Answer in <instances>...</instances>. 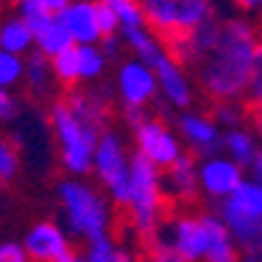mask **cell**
<instances>
[{"label": "cell", "instance_id": "1", "mask_svg": "<svg viewBox=\"0 0 262 262\" xmlns=\"http://www.w3.org/2000/svg\"><path fill=\"white\" fill-rule=\"evenodd\" d=\"M259 39L257 29L244 18H226L221 24L215 50L198 65V81L208 99L223 104L249 96Z\"/></svg>", "mask_w": 262, "mask_h": 262}, {"label": "cell", "instance_id": "2", "mask_svg": "<svg viewBox=\"0 0 262 262\" xmlns=\"http://www.w3.org/2000/svg\"><path fill=\"white\" fill-rule=\"evenodd\" d=\"M101 99L104 94L96 91H73L62 101H55L50 112V125L60 145L62 166L73 177L89 174L94 169V154L106 122V106Z\"/></svg>", "mask_w": 262, "mask_h": 262}, {"label": "cell", "instance_id": "3", "mask_svg": "<svg viewBox=\"0 0 262 262\" xmlns=\"http://www.w3.org/2000/svg\"><path fill=\"white\" fill-rule=\"evenodd\" d=\"M161 205H164V184L161 171L143 159L140 154L130 156V218L135 231L151 242L161 223Z\"/></svg>", "mask_w": 262, "mask_h": 262}, {"label": "cell", "instance_id": "4", "mask_svg": "<svg viewBox=\"0 0 262 262\" xmlns=\"http://www.w3.org/2000/svg\"><path fill=\"white\" fill-rule=\"evenodd\" d=\"M57 195L65 210V221L68 229L73 234H78L83 239L99 242L106 239V229H109V208L104 203V198L94 190L91 184L81 182V179H62L57 184Z\"/></svg>", "mask_w": 262, "mask_h": 262}, {"label": "cell", "instance_id": "5", "mask_svg": "<svg viewBox=\"0 0 262 262\" xmlns=\"http://www.w3.org/2000/svg\"><path fill=\"white\" fill-rule=\"evenodd\" d=\"M145 26L159 34L164 47L179 42L203 21L215 16L213 0H140Z\"/></svg>", "mask_w": 262, "mask_h": 262}, {"label": "cell", "instance_id": "6", "mask_svg": "<svg viewBox=\"0 0 262 262\" xmlns=\"http://www.w3.org/2000/svg\"><path fill=\"white\" fill-rule=\"evenodd\" d=\"M94 169L96 177L106 184L109 195L120 205L127 208L130 203V159L125 154L122 138L112 130H104L94 154Z\"/></svg>", "mask_w": 262, "mask_h": 262}, {"label": "cell", "instance_id": "7", "mask_svg": "<svg viewBox=\"0 0 262 262\" xmlns=\"http://www.w3.org/2000/svg\"><path fill=\"white\" fill-rule=\"evenodd\" d=\"M135 154L148 159L156 169H169L184 154L179 138L161 120H145L140 127H135Z\"/></svg>", "mask_w": 262, "mask_h": 262}, {"label": "cell", "instance_id": "8", "mask_svg": "<svg viewBox=\"0 0 262 262\" xmlns=\"http://www.w3.org/2000/svg\"><path fill=\"white\" fill-rule=\"evenodd\" d=\"M221 221L244 254V262H262V218L244 210L234 200L221 203Z\"/></svg>", "mask_w": 262, "mask_h": 262}, {"label": "cell", "instance_id": "9", "mask_svg": "<svg viewBox=\"0 0 262 262\" xmlns=\"http://www.w3.org/2000/svg\"><path fill=\"white\" fill-rule=\"evenodd\" d=\"M117 91L127 109H143L148 101H154L159 96L156 73L138 57L125 60L117 73Z\"/></svg>", "mask_w": 262, "mask_h": 262}, {"label": "cell", "instance_id": "10", "mask_svg": "<svg viewBox=\"0 0 262 262\" xmlns=\"http://www.w3.org/2000/svg\"><path fill=\"white\" fill-rule=\"evenodd\" d=\"M24 249L29 254V262H62L73 254L68 234L52 221H39L26 231Z\"/></svg>", "mask_w": 262, "mask_h": 262}, {"label": "cell", "instance_id": "11", "mask_svg": "<svg viewBox=\"0 0 262 262\" xmlns=\"http://www.w3.org/2000/svg\"><path fill=\"white\" fill-rule=\"evenodd\" d=\"M203 192L213 200H229L244 184V169L229 156H210L198 166Z\"/></svg>", "mask_w": 262, "mask_h": 262}, {"label": "cell", "instance_id": "12", "mask_svg": "<svg viewBox=\"0 0 262 262\" xmlns=\"http://www.w3.org/2000/svg\"><path fill=\"white\" fill-rule=\"evenodd\" d=\"M221 18L218 16H210L208 21H203L198 29H192L187 36H182L179 42L169 45V55L184 68V65H192L198 68L218 45L221 39Z\"/></svg>", "mask_w": 262, "mask_h": 262}, {"label": "cell", "instance_id": "13", "mask_svg": "<svg viewBox=\"0 0 262 262\" xmlns=\"http://www.w3.org/2000/svg\"><path fill=\"white\" fill-rule=\"evenodd\" d=\"M156 73V81H159V91L164 94V99H169L177 109H187L192 104V89L190 81H187V73L184 68L169 55V50L164 47L151 62H148Z\"/></svg>", "mask_w": 262, "mask_h": 262}, {"label": "cell", "instance_id": "14", "mask_svg": "<svg viewBox=\"0 0 262 262\" xmlns=\"http://www.w3.org/2000/svg\"><path fill=\"white\" fill-rule=\"evenodd\" d=\"M161 239H166L187 262H205V252H208V231L203 215H179L171 221L169 234H164Z\"/></svg>", "mask_w": 262, "mask_h": 262}, {"label": "cell", "instance_id": "15", "mask_svg": "<svg viewBox=\"0 0 262 262\" xmlns=\"http://www.w3.org/2000/svg\"><path fill=\"white\" fill-rule=\"evenodd\" d=\"M179 133L182 138L192 145V151L210 159V156H218L215 151H221L223 145V135H221V127L205 117V115H195V112H182L179 115Z\"/></svg>", "mask_w": 262, "mask_h": 262}, {"label": "cell", "instance_id": "16", "mask_svg": "<svg viewBox=\"0 0 262 262\" xmlns=\"http://www.w3.org/2000/svg\"><path fill=\"white\" fill-rule=\"evenodd\" d=\"M60 21L65 24L76 47L99 45L104 39L99 31V21H96V3H91V0H73L65 8V13H60Z\"/></svg>", "mask_w": 262, "mask_h": 262}, {"label": "cell", "instance_id": "17", "mask_svg": "<svg viewBox=\"0 0 262 262\" xmlns=\"http://www.w3.org/2000/svg\"><path fill=\"white\" fill-rule=\"evenodd\" d=\"M164 184V195L169 192L171 198L179 200H190L198 195V187H200V177H198V161L190 154H182L161 177Z\"/></svg>", "mask_w": 262, "mask_h": 262}, {"label": "cell", "instance_id": "18", "mask_svg": "<svg viewBox=\"0 0 262 262\" xmlns=\"http://www.w3.org/2000/svg\"><path fill=\"white\" fill-rule=\"evenodd\" d=\"M205 231H208V252H205V262H239V252H236V242L229 234L226 223L221 221V215L215 213H205L203 215Z\"/></svg>", "mask_w": 262, "mask_h": 262}, {"label": "cell", "instance_id": "19", "mask_svg": "<svg viewBox=\"0 0 262 262\" xmlns=\"http://www.w3.org/2000/svg\"><path fill=\"white\" fill-rule=\"evenodd\" d=\"M34 47L39 55H45L47 60L57 57L60 52H65L68 47H73V39L65 29V24L60 21V16L50 18L45 26H39L34 31Z\"/></svg>", "mask_w": 262, "mask_h": 262}, {"label": "cell", "instance_id": "20", "mask_svg": "<svg viewBox=\"0 0 262 262\" xmlns=\"http://www.w3.org/2000/svg\"><path fill=\"white\" fill-rule=\"evenodd\" d=\"M34 47V34L21 16H13L0 24V50L24 57Z\"/></svg>", "mask_w": 262, "mask_h": 262}, {"label": "cell", "instance_id": "21", "mask_svg": "<svg viewBox=\"0 0 262 262\" xmlns=\"http://www.w3.org/2000/svg\"><path fill=\"white\" fill-rule=\"evenodd\" d=\"M223 151L229 154V159L234 164H239L242 169H249L252 161L259 154V148H257L254 135L247 133L244 127H239V130H226L223 133Z\"/></svg>", "mask_w": 262, "mask_h": 262}, {"label": "cell", "instance_id": "22", "mask_svg": "<svg viewBox=\"0 0 262 262\" xmlns=\"http://www.w3.org/2000/svg\"><path fill=\"white\" fill-rule=\"evenodd\" d=\"M96 3L106 6L120 21V31L125 29H145V16L140 0H96Z\"/></svg>", "mask_w": 262, "mask_h": 262}, {"label": "cell", "instance_id": "23", "mask_svg": "<svg viewBox=\"0 0 262 262\" xmlns=\"http://www.w3.org/2000/svg\"><path fill=\"white\" fill-rule=\"evenodd\" d=\"M52 62L39 55V52H31L26 57V68H24V81L31 91H47L50 81H52Z\"/></svg>", "mask_w": 262, "mask_h": 262}, {"label": "cell", "instance_id": "24", "mask_svg": "<svg viewBox=\"0 0 262 262\" xmlns=\"http://www.w3.org/2000/svg\"><path fill=\"white\" fill-rule=\"evenodd\" d=\"M247 109L254 122V130L262 138V39H259L257 57H254V76H252V86H249V96H247Z\"/></svg>", "mask_w": 262, "mask_h": 262}, {"label": "cell", "instance_id": "25", "mask_svg": "<svg viewBox=\"0 0 262 262\" xmlns=\"http://www.w3.org/2000/svg\"><path fill=\"white\" fill-rule=\"evenodd\" d=\"M249 117V109L244 101H223L213 106V122L218 127H226V130H239L244 127V120Z\"/></svg>", "mask_w": 262, "mask_h": 262}, {"label": "cell", "instance_id": "26", "mask_svg": "<svg viewBox=\"0 0 262 262\" xmlns=\"http://www.w3.org/2000/svg\"><path fill=\"white\" fill-rule=\"evenodd\" d=\"M106 65V57L101 52V47L89 45V47H78V78L81 81H94L101 76V70Z\"/></svg>", "mask_w": 262, "mask_h": 262}, {"label": "cell", "instance_id": "27", "mask_svg": "<svg viewBox=\"0 0 262 262\" xmlns=\"http://www.w3.org/2000/svg\"><path fill=\"white\" fill-rule=\"evenodd\" d=\"M52 62V76L60 81V83H76V81H81L78 78V47L73 45V47H68L65 52H60L57 57H52L50 60Z\"/></svg>", "mask_w": 262, "mask_h": 262}, {"label": "cell", "instance_id": "28", "mask_svg": "<svg viewBox=\"0 0 262 262\" xmlns=\"http://www.w3.org/2000/svg\"><path fill=\"white\" fill-rule=\"evenodd\" d=\"M86 262H135L133 254L117 249L115 244L106 239H99V242H91L89 244V252H86Z\"/></svg>", "mask_w": 262, "mask_h": 262}, {"label": "cell", "instance_id": "29", "mask_svg": "<svg viewBox=\"0 0 262 262\" xmlns=\"http://www.w3.org/2000/svg\"><path fill=\"white\" fill-rule=\"evenodd\" d=\"M24 68H26L24 57L0 50V89H13L16 83H21L24 81Z\"/></svg>", "mask_w": 262, "mask_h": 262}, {"label": "cell", "instance_id": "30", "mask_svg": "<svg viewBox=\"0 0 262 262\" xmlns=\"http://www.w3.org/2000/svg\"><path fill=\"white\" fill-rule=\"evenodd\" d=\"M229 200H234V203L242 205L244 210H249V213H254V215L262 218V187H259V184L244 182Z\"/></svg>", "mask_w": 262, "mask_h": 262}, {"label": "cell", "instance_id": "31", "mask_svg": "<svg viewBox=\"0 0 262 262\" xmlns=\"http://www.w3.org/2000/svg\"><path fill=\"white\" fill-rule=\"evenodd\" d=\"M18 151H16V145L6 138H0V182H8L18 174Z\"/></svg>", "mask_w": 262, "mask_h": 262}, {"label": "cell", "instance_id": "32", "mask_svg": "<svg viewBox=\"0 0 262 262\" xmlns=\"http://www.w3.org/2000/svg\"><path fill=\"white\" fill-rule=\"evenodd\" d=\"M145 262H187L166 239L161 236H154L151 242H148V257Z\"/></svg>", "mask_w": 262, "mask_h": 262}, {"label": "cell", "instance_id": "33", "mask_svg": "<svg viewBox=\"0 0 262 262\" xmlns=\"http://www.w3.org/2000/svg\"><path fill=\"white\" fill-rule=\"evenodd\" d=\"M96 21H99V31H101V36H117V31H120V21H117L115 13H112L106 6H101V3H96Z\"/></svg>", "mask_w": 262, "mask_h": 262}, {"label": "cell", "instance_id": "34", "mask_svg": "<svg viewBox=\"0 0 262 262\" xmlns=\"http://www.w3.org/2000/svg\"><path fill=\"white\" fill-rule=\"evenodd\" d=\"M0 262H29V254L18 242H0Z\"/></svg>", "mask_w": 262, "mask_h": 262}, {"label": "cell", "instance_id": "35", "mask_svg": "<svg viewBox=\"0 0 262 262\" xmlns=\"http://www.w3.org/2000/svg\"><path fill=\"white\" fill-rule=\"evenodd\" d=\"M16 117V99L8 89H0V120H13Z\"/></svg>", "mask_w": 262, "mask_h": 262}, {"label": "cell", "instance_id": "36", "mask_svg": "<svg viewBox=\"0 0 262 262\" xmlns=\"http://www.w3.org/2000/svg\"><path fill=\"white\" fill-rule=\"evenodd\" d=\"M34 6H39L45 13H50V16H60V13H65V8L73 3V0H31Z\"/></svg>", "mask_w": 262, "mask_h": 262}, {"label": "cell", "instance_id": "37", "mask_svg": "<svg viewBox=\"0 0 262 262\" xmlns=\"http://www.w3.org/2000/svg\"><path fill=\"white\" fill-rule=\"evenodd\" d=\"M101 52H104V57H115L120 50H122V36H104L101 39Z\"/></svg>", "mask_w": 262, "mask_h": 262}, {"label": "cell", "instance_id": "38", "mask_svg": "<svg viewBox=\"0 0 262 262\" xmlns=\"http://www.w3.org/2000/svg\"><path fill=\"white\" fill-rule=\"evenodd\" d=\"M234 6L244 13H262V0H234Z\"/></svg>", "mask_w": 262, "mask_h": 262}, {"label": "cell", "instance_id": "39", "mask_svg": "<svg viewBox=\"0 0 262 262\" xmlns=\"http://www.w3.org/2000/svg\"><path fill=\"white\" fill-rule=\"evenodd\" d=\"M249 171H252V182L262 187V151H259V154H257V159L252 161V166H249Z\"/></svg>", "mask_w": 262, "mask_h": 262}, {"label": "cell", "instance_id": "40", "mask_svg": "<svg viewBox=\"0 0 262 262\" xmlns=\"http://www.w3.org/2000/svg\"><path fill=\"white\" fill-rule=\"evenodd\" d=\"M62 262H86V259H81V257H76V252H73L70 257H65Z\"/></svg>", "mask_w": 262, "mask_h": 262}, {"label": "cell", "instance_id": "41", "mask_svg": "<svg viewBox=\"0 0 262 262\" xmlns=\"http://www.w3.org/2000/svg\"><path fill=\"white\" fill-rule=\"evenodd\" d=\"M18 3H21V0H18Z\"/></svg>", "mask_w": 262, "mask_h": 262}, {"label": "cell", "instance_id": "42", "mask_svg": "<svg viewBox=\"0 0 262 262\" xmlns=\"http://www.w3.org/2000/svg\"><path fill=\"white\" fill-rule=\"evenodd\" d=\"M0 184H3V182H0Z\"/></svg>", "mask_w": 262, "mask_h": 262}]
</instances>
